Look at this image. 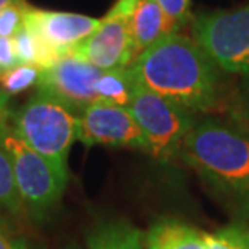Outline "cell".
<instances>
[{
	"instance_id": "obj_6",
	"label": "cell",
	"mask_w": 249,
	"mask_h": 249,
	"mask_svg": "<svg viewBox=\"0 0 249 249\" xmlns=\"http://www.w3.org/2000/svg\"><path fill=\"white\" fill-rule=\"evenodd\" d=\"M191 34L218 70L249 83V5L231 12L199 15L191 21Z\"/></svg>"
},
{
	"instance_id": "obj_22",
	"label": "cell",
	"mask_w": 249,
	"mask_h": 249,
	"mask_svg": "<svg viewBox=\"0 0 249 249\" xmlns=\"http://www.w3.org/2000/svg\"><path fill=\"white\" fill-rule=\"evenodd\" d=\"M0 249H29V248L23 240L13 236L12 233L0 223Z\"/></svg>"
},
{
	"instance_id": "obj_5",
	"label": "cell",
	"mask_w": 249,
	"mask_h": 249,
	"mask_svg": "<svg viewBox=\"0 0 249 249\" xmlns=\"http://www.w3.org/2000/svg\"><path fill=\"white\" fill-rule=\"evenodd\" d=\"M2 142L12 159L15 181L23 206L37 220L44 218L62 199L68 175L23 142L10 126L3 129Z\"/></svg>"
},
{
	"instance_id": "obj_16",
	"label": "cell",
	"mask_w": 249,
	"mask_h": 249,
	"mask_svg": "<svg viewBox=\"0 0 249 249\" xmlns=\"http://www.w3.org/2000/svg\"><path fill=\"white\" fill-rule=\"evenodd\" d=\"M0 209L13 213V215H17L24 209L17 188V181H15L12 159L3 146L2 136H0Z\"/></svg>"
},
{
	"instance_id": "obj_7",
	"label": "cell",
	"mask_w": 249,
	"mask_h": 249,
	"mask_svg": "<svg viewBox=\"0 0 249 249\" xmlns=\"http://www.w3.org/2000/svg\"><path fill=\"white\" fill-rule=\"evenodd\" d=\"M136 0H117L101 19L97 29L74 49V55L81 57L99 70H122L133 63L131 19Z\"/></svg>"
},
{
	"instance_id": "obj_3",
	"label": "cell",
	"mask_w": 249,
	"mask_h": 249,
	"mask_svg": "<svg viewBox=\"0 0 249 249\" xmlns=\"http://www.w3.org/2000/svg\"><path fill=\"white\" fill-rule=\"evenodd\" d=\"M12 131L68 175V156L76 141L78 113L41 91L12 115Z\"/></svg>"
},
{
	"instance_id": "obj_13",
	"label": "cell",
	"mask_w": 249,
	"mask_h": 249,
	"mask_svg": "<svg viewBox=\"0 0 249 249\" xmlns=\"http://www.w3.org/2000/svg\"><path fill=\"white\" fill-rule=\"evenodd\" d=\"M144 235L134 225L123 220L104 222L89 231L88 249H142Z\"/></svg>"
},
{
	"instance_id": "obj_20",
	"label": "cell",
	"mask_w": 249,
	"mask_h": 249,
	"mask_svg": "<svg viewBox=\"0 0 249 249\" xmlns=\"http://www.w3.org/2000/svg\"><path fill=\"white\" fill-rule=\"evenodd\" d=\"M162 10L177 23L178 28H183L188 21H193L191 0H156Z\"/></svg>"
},
{
	"instance_id": "obj_25",
	"label": "cell",
	"mask_w": 249,
	"mask_h": 249,
	"mask_svg": "<svg viewBox=\"0 0 249 249\" xmlns=\"http://www.w3.org/2000/svg\"><path fill=\"white\" fill-rule=\"evenodd\" d=\"M2 73H3V71H2V68H0V76H2Z\"/></svg>"
},
{
	"instance_id": "obj_15",
	"label": "cell",
	"mask_w": 249,
	"mask_h": 249,
	"mask_svg": "<svg viewBox=\"0 0 249 249\" xmlns=\"http://www.w3.org/2000/svg\"><path fill=\"white\" fill-rule=\"evenodd\" d=\"M134 83L126 68L102 71L97 81V101L128 107L133 99Z\"/></svg>"
},
{
	"instance_id": "obj_1",
	"label": "cell",
	"mask_w": 249,
	"mask_h": 249,
	"mask_svg": "<svg viewBox=\"0 0 249 249\" xmlns=\"http://www.w3.org/2000/svg\"><path fill=\"white\" fill-rule=\"evenodd\" d=\"M126 70L136 86L170 99L193 113L217 106L220 70L194 39L180 33L146 49Z\"/></svg>"
},
{
	"instance_id": "obj_10",
	"label": "cell",
	"mask_w": 249,
	"mask_h": 249,
	"mask_svg": "<svg viewBox=\"0 0 249 249\" xmlns=\"http://www.w3.org/2000/svg\"><path fill=\"white\" fill-rule=\"evenodd\" d=\"M101 19L79 13L42 10L24 5V24L60 57L68 55L96 31Z\"/></svg>"
},
{
	"instance_id": "obj_4",
	"label": "cell",
	"mask_w": 249,
	"mask_h": 249,
	"mask_svg": "<svg viewBox=\"0 0 249 249\" xmlns=\"http://www.w3.org/2000/svg\"><path fill=\"white\" fill-rule=\"evenodd\" d=\"M128 108L146 138L147 154L159 162H170L180 154L186 134L196 123L191 110L136 84Z\"/></svg>"
},
{
	"instance_id": "obj_24",
	"label": "cell",
	"mask_w": 249,
	"mask_h": 249,
	"mask_svg": "<svg viewBox=\"0 0 249 249\" xmlns=\"http://www.w3.org/2000/svg\"><path fill=\"white\" fill-rule=\"evenodd\" d=\"M26 3L24 0H0V10L8 7V5H23Z\"/></svg>"
},
{
	"instance_id": "obj_11",
	"label": "cell",
	"mask_w": 249,
	"mask_h": 249,
	"mask_svg": "<svg viewBox=\"0 0 249 249\" xmlns=\"http://www.w3.org/2000/svg\"><path fill=\"white\" fill-rule=\"evenodd\" d=\"M129 28L134 58L160 39L180 31L177 23L163 12L156 0H136Z\"/></svg>"
},
{
	"instance_id": "obj_23",
	"label": "cell",
	"mask_w": 249,
	"mask_h": 249,
	"mask_svg": "<svg viewBox=\"0 0 249 249\" xmlns=\"http://www.w3.org/2000/svg\"><path fill=\"white\" fill-rule=\"evenodd\" d=\"M8 118H10V112L5 107V101L3 97L0 96V136H2L3 129L8 126Z\"/></svg>"
},
{
	"instance_id": "obj_2",
	"label": "cell",
	"mask_w": 249,
	"mask_h": 249,
	"mask_svg": "<svg viewBox=\"0 0 249 249\" xmlns=\"http://www.w3.org/2000/svg\"><path fill=\"white\" fill-rule=\"evenodd\" d=\"M178 156L223 201L249 215V133L211 118L196 122Z\"/></svg>"
},
{
	"instance_id": "obj_8",
	"label": "cell",
	"mask_w": 249,
	"mask_h": 249,
	"mask_svg": "<svg viewBox=\"0 0 249 249\" xmlns=\"http://www.w3.org/2000/svg\"><path fill=\"white\" fill-rule=\"evenodd\" d=\"M76 139L88 147L108 146L149 152L147 141L131 110L101 101L78 113Z\"/></svg>"
},
{
	"instance_id": "obj_12",
	"label": "cell",
	"mask_w": 249,
	"mask_h": 249,
	"mask_svg": "<svg viewBox=\"0 0 249 249\" xmlns=\"http://www.w3.org/2000/svg\"><path fill=\"white\" fill-rule=\"evenodd\" d=\"M147 249H209L207 235L177 220H162L146 233Z\"/></svg>"
},
{
	"instance_id": "obj_18",
	"label": "cell",
	"mask_w": 249,
	"mask_h": 249,
	"mask_svg": "<svg viewBox=\"0 0 249 249\" xmlns=\"http://www.w3.org/2000/svg\"><path fill=\"white\" fill-rule=\"evenodd\" d=\"M209 249H249V227L230 225L207 235Z\"/></svg>"
},
{
	"instance_id": "obj_21",
	"label": "cell",
	"mask_w": 249,
	"mask_h": 249,
	"mask_svg": "<svg viewBox=\"0 0 249 249\" xmlns=\"http://www.w3.org/2000/svg\"><path fill=\"white\" fill-rule=\"evenodd\" d=\"M19 65L17 52H15V44L13 39L10 37H0V68L2 71L17 67Z\"/></svg>"
},
{
	"instance_id": "obj_19",
	"label": "cell",
	"mask_w": 249,
	"mask_h": 249,
	"mask_svg": "<svg viewBox=\"0 0 249 249\" xmlns=\"http://www.w3.org/2000/svg\"><path fill=\"white\" fill-rule=\"evenodd\" d=\"M24 5H8L0 10V37L13 39L24 24Z\"/></svg>"
},
{
	"instance_id": "obj_9",
	"label": "cell",
	"mask_w": 249,
	"mask_h": 249,
	"mask_svg": "<svg viewBox=\"0 0 249 249\" xmlns=\"http://www.w3.org/2000/svg\"><path fill=\"white\" fill-rule=\"evenodd\" d=\"M102 71L81 57L68 53L51 68L41 70L36 88L79 113L97 102V81Z\"/></svg>"
},
{
	"instance_id": "obj_17",
	"label": "cell",
	"mask_w": 249,
	"mask_h": 249,
	"mask_svg": "<svg viewBox=\"0 0 249 249\" xmlns=\"http://www.w3.org/2000/svg\"><path fill=\"white\" fill-rule=\"evenodd\" d=\"M39 76H41V68L34 67V65L19 63L2 73L0 88L5 94H19L36 86Z\"/></svg>"
},
{
	"instance_id": "obj_14",
	"label": "cell",
	"mask_w": 249,
	"mask_h": 249,
	"mask_svg": "<svg viewBox=\"0 0 249 249\" xmlns=\"http://www.w3.org/2000/svg\"><path fill=\"white\" fill-rule=\"evenodd\" d=\"M13 44L19 63L34 65L41 70H46L62 58L57 52H53L51 47L46 46L42 39L26 24H23V28L15 34Z\"/></svg>"
},
{
	"instance_id": "obj_26",
	"label": "cell",
	"mask_w": 249,
	"mask_h": 249,
	"mask_svg": "<svg viewBox=\"0 0 249 249\" xmlns=\"http://www.w3.org/2000/svg\"><path fill=\"white\" fill-rule=\"evenodd\" d=\"M68 249H76V248H68Z\"/></svg>"
}]
</instances>
